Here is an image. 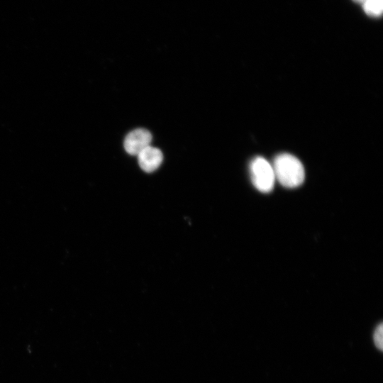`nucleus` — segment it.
Segmentation results:
<instances>
[{"mask_svg": "<svg viewBox=\"0 0 383 383\" xmlns=\"http://www.w3.org/2000/svg\"><path fill=\"white\" fill-rule=\"evenodd\" d=\"M355 2L359 3V4H364L367 0H353Z\"/></svg>", "mask_w": 383, "mask_h": 383, "instance_id": "obj_7", "label": "nucleus"}, {"mask_svg": "<svg viewBox=\"0 0 383 383\" xmlns=\"http://www.w3.org/2000/svg\"><path fill=\"white\" fill-rule=\"evenodd\" d=\"M162 152L156 148L149 145L138 155V164L146 172L157 170L162 162Z\"/></svg>", "mask_w": 383, "mask_h": 383, "instance_id": "obj_4", "label": "nucleus"}, {"mask_svg": "<svg viewBox=\"0 0 383 383\" xmlns=\"http://www.w3.org/2000/svg\"><path fill=\"white\" fill-rule=\"evenodd\" d=\"M372 340L376 348L382 351L383 350V325L382 323H379L374 330Z\"/></svg>", "mask_w": 383, "mask_h": 383, "instance_id": "obj_6", "label": "nucleus"}, {"mask_svg": "<svg viewBox=\"0 0 383 383\" xmlns=\"http://www.w3.org/2000/svg\"><path fill=\"white\" fill-rule=\"evenodd\" d=\"M251 179L257 189L269 192L274 187L275 176L272 165L265 158L257 157L250 165Z\"/></svg>", "mask_w": 383, "mask_h": 383, "instance_id": "obj_2", "label": "nucleus"}, {"mask_svg": "<svg viewBox=\"0 0 383 383\" xmlns=\"http://www.w3.org/2000/svg\"><path fill=\"white\" fill-rule=\"evenodd\" d=\"M365 12L372 17L380 16L383 10V0H367L362 4Z\"/></svg>", "mask_w": 383, "mask_h": 383, "instance_id": "obj_5", "label": "nucleus"}, {"mask_svg": "<svg viewBox=\"0 0 383 383\" xmlns=\"http://www.w3.org/2000/svg\"><path fill=\"white\" fill-rule=\"evenodd\" d=\"M272 167L275 179L285 187L295 188L304 181V166L297 157L291 154L282 153L277 155Z\"/></svg>", "mask_w": 383, "mask_h": 383, "instance_id": "obj_1", "label": "nucleus"}, {"mask_svg": "<svg viewBox=\"0 0 383 383\" xmlns=\"http://www.w3.org/2000/svg\"><path fill=\"white\" fill-rule=\"evenodd\" d=\"M152 140L151 133L144 129L138 128L130 132L124 140L126 151L132 155H138L145 148L148 147Z\"/></svg>", "mask_w": 383, "mask_h": 383, "instance_id": "obj_3", "label": "nucleus"}]
</instances>
